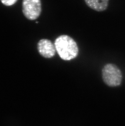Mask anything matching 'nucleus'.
<instances>
[{"instance_id": "obj_1", "label": "nucleus", "mask_w": 125, "mask_h": 126, "mask_svg": "<svg viewBox=\"0 0 125 126\" xmlns=\"http://www.w3.org/2000/svg\"><path fill=\"white\" fill-rule=\"evenodd\" d=\"M56 50L61 58L64 61H70L78 56L79 49L75 41L70 36L62 35L54 41Z\"/></svg>"}, {"instance_id": "obj_2", "label": "nucleus", "mask_w": 125, "mask_h": 126, "mask_svg": "<svg viewBox=\"0 0 125 126\" xmlns=\"http://www.w3.org/2000/svg\"><path fill=\"white\" fill-rule=\"evenodd\" d=\"M103 80L109 87H116L122 84L123 76L120 69L116 64L108 63L102 69Z\"/></svg>"}, {"instance_id": "obj_3", "label": "nucleus", "mask_w": 125, "mask_h": 126, "mask_svg": "<svg viewBox=\"0 0 125 126\" xmlns=\"http://www.w3.org/2000/svg\"><path fill=\"white\" fill-rule=\"evenodd\" d=\"M22 6L23 13L30 20L37 19L41 13V1L39 0H24Z\"/></svg>"}, {"instance_id": "obj_4", "label": "nucleus", "mask_w": 125, "mask_h": 126, "mask_svg": "<svg viewBox=\"0 0 125 126\" xmlns=\"http://www.w3.org/2000/svg\"><path fill=\"white\" fill-rule=\"evenodd\" d=\"M37 48L39 54L45 58H52L55 55L56 50L54 45L49 40H40L38 43Z\"/></svg>"}, {"instance_id": "obj_5", "label": "nucleus", "mask_w": 125, "mask_h": 126, "mask_svg": "<svg viewBox=\"0 0 125 126\" xmlns=\"http://www.w3.org/2000/svg\"><path fill=\"white\" fill-rule=\"evenodd\" d=\"M85 2L88 7L93 10L102 12L107 8L109 1L108 0H86Z\"/></svg>"}, {"instance_id": "obj_6", "label": "nucleus", "mask_w": 125, "mask_h": 126, "mask_svg": "<svg viewBox=\"0 0 125 126\" xmlns=\"http://www.w3.org/2000/svg\"><path fill=\"white\" fill-rule=\"evenodd\" d=\"M17 1L16 0H2L1 2L5 5L9 6L13 5Z\"/></svg>"}]
</instances>
